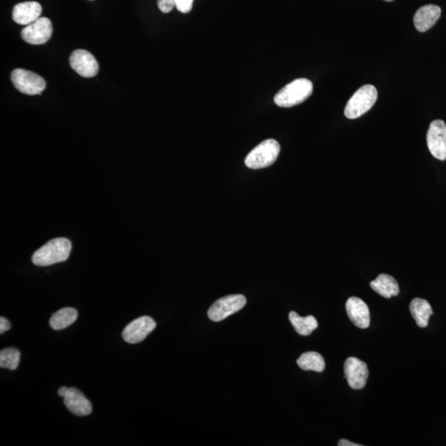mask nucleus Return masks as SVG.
Listing matches in <instances>:
<instances>
[{
	"instance_id": "6e6552de",
	"label": "nucleus",
	"mask_w": 446,
	"mask_h": 446,
	"mask_svg": "<svg viewBox=\"0 0 446 446\" xmlns=\"http://www.w3.org/2000/svg\"><path fill=\"white\" fill-rule=\"evenodd\" d=\"M156 327V321L151 317H140L127 325L123 332V338L129 344L142 343Z\"/></svg>"
},
{
	"instance_id": "9d476101",
	"label": "nucleus",
	"mask_w": 446,
	"mask_h": 446,
	"mask_svg": "<svg viewBox=\"0 0 446 446\" xmlns=\"http://www.w3.org/2000/svg\"><path fill=\"white\" fill-rule=\"evenodd\" d=\"M344 372L348 384L351 388L360 391L367 384L369 369L367 364L362 360L357 359L356 357H349L345 360Z\"/></svg>"
},
{
	"instance_id": "f257e3e1",
	"label": "nucleus",
	"mask_w": 446,
	"mask_h": 446,
	"mask_svg": "<svg viewBox=\"0 0 446 446\" xmlns=\"http://www.w3.org/2000/svg\"><path fill=\"white\" fill-rule=\"evenodd\" d=\"M71 247L69 240L59 237L50 240L36 251L32 260L37 267H49L64 262L69 258Z\"/></svg>"
},
{
	"instance_id": "0eeeda50",
	"label": "nucleus",
	"mask_w": 446,
	"mask_h": 446,
	"mask_svg": "<svg viewBox=\"0 0 446 446\" xmlns=\"http://www.w3.org/2000/svg\"><path fill=\"white\" fill-rule=\"evenodd\" d=\"M430 152L434 158L446 160V124L442 120H435L431 123L427 134Z\"/></svg>"
},
{
	"instance_id": "39448f33",
	"label": "nucleus",
	"mask_w": 446,
	"mask_h": 446,
	"mask_svg": "<svg viewBox=\"0 0 446 446\" xmlns=\"http://www.w3.org/2000/svg\"><path fill=\"white\" fill-rule=\"evenodd\" d=\"M246 304L247 299L243 295L225 296L212 305L208 316L212 321H221L242 310Z\"/></svg>"
},
{
	"instance_id": "aec40b11",
	"label": "nucleus",
	"mask_w": 446,
	"mask_h": 446,
	"mask_svg": "<svg viewBox=\"0 0 446 446\" xmlns=\"http://www.w3.org/2000/svg\"><path fill=\"white\" fill-rule=\"evenodd\" d=\"M299 367L305 371L323 372L325 367L323 357L319 353L310 351L303 354L297 360Z\"/></svg>"
},
{
	"instance_id": "dca6fc26",
	"label": "nucleus",
	"mask_w": 446,
	"mask_h": 446,
	"mask_svg": "<svg viewBox=\"0 0 446 446\" xmlns=\"http://www.w3.org/2000/svg\"><path fill=\"white\" fill-rule=\"evenodd\" d=\"M373 291L385 299H391L399 293V286L396 280L391 275L382 274L371 283Z\"/></svg>"
},
{
	"instance_id": "412c9836",
	"label": "nucleus",
	"mask_w": 446,
	"mask_h": 446,
	"mask_svg": "<svg viewBox=\"0 0 446 446\" xmlns=\"http://www.w3.org/2000/svg\"><path fill=\"white\" fill-rule=\"evenodd\" d=\"M21 353L18 349L7 348L0 352V367L15 371L20 362Z\"/></svg>"
},
{
	"instance_id": "f03ea898",
	"label": "nucleus",
	"mask_w": 446,
	"mask_h": 446,
	"mask_svg": "<svg viewBox=\"0 0 446 446\" xmlns=\"http://www.w3.org/2000/svg\"><path fill=\"white\" fill-rule=\"evenodd\" d=\"M313 91L311 80L300 78L287 84L275 96V103L281 108H292L306 101Z\"/></svg>"
},
{
	"instance_id": "4468645a",
	"label": "nucleus",
	"mask_w": 446,
	"mask_h": 446,
	"mask_svg": "<svg viewBox=\"0 0 446 446\" xmlns=\"http://www.w3.org/2000/svg\"><path fill=\"white\" fill-rule=\"evenodd\" d=\"M42 12V8L38 2L20 3L14 8L13 19L20 25L27 26L41 18Z\"/></svg>"
},
{
	"instance_id": "a878e982",
	"label": "nucleus",
	"mask_w": 446,
	"mask_h": 446,
	"mask_svg": "<svg viewBox=\"0 0 446 446\" xmlns=\"http://www.w3.org/2000/svg\"><path fill=\"white\" fill-rule=\"evenodd\" d=\"M68 389H69V388H66V387H62V388H60L59 391H58V395H59L60 397H62L63 399H64V397H65L66 395V393H67V391H68Z\"/></svg>"
},
{
	"instance_id": "ddd939ff",
	"label": "nucleus",
	"mask_w": 446,
	"mask_h": 446,
	"mask_svg": "<svg viewBox=\"0 0 446 446\" xmlns=\"http://www.w3.org/2000/svg\"><path fill=\"white\" fill-rule=\"evenodd\" d=\"M64 404L71 412L79 417L90 415L93 410L90 401L75 388L68 389L66 396L64 397Z\"/></svg>"
},
{
	"instance_id": "1a4fd4ad",
	"label": "nucleus",
	"mask_w": 446,
	"mask_h": 446,
	"mask_svg": "<svg viewBox=\"0 0 446 446\" xmlns=\"http://www.w3.org/2000/svg\"><path fill=\"white\" fill-rule=\"evenodd\" d=\"M51 20L44 17L40 18L37 21L24 27L21 33L23 41L32 44V45H42V44L47 42L51 39Z\"/></svg>"
},
{
	"instance_id": "4be33fe9",
	"label": "nucleus",
	"mask_w": 446,
	"mask_h": 446,
	"mask_svg": "<svg viewBox=\"0 0 446 446\" xmlns=\"http://www.w3.org/2000/svg\"><path fill=\"white\" fill-rule=\"evenodd\" d=\"M194 0H175V7L180 13L188 14L192 10Z\"/></svg>"
},
{
	"instance_id": "423d86ee",
	"label": "nucleus",
	"mask_w": 446,
	"mask_h": 446,
	"mask_svg": "<svg viewBox=\"0 0 446 446\" xmlns=\"http://www.w3.org/2000/svg\"><path fill=\"white\" fill-rule=\"evenodd\" d=\"M12 82L24 95H41L45 90L46 82L42 76L23 69H15L11 74Z\"/></svg>"
},
{
	"instance_id": "393cba45",
	"label": "nucleus",
	"mask_w": 446,
	"mask_h": 446,
	"mask_svg": "<svg viewBox=\"0 0 446 446\" xmlns=\"http://www.w3.org/2000/svg\"><path fill=\"white\" fill-rule=\"evenodd\" d=\"M339 446H361V445L353 443V442L349 441L347 440H340L338 442Z\"/></svg>"
},
{
	"instance_id": "f3484780",
	"label": "nucleus",
	"mask_w": 446,
	"mask_h": 446,
	"mask_svg": "<svg viewBox=\"0 0 446 446\" xmlns=\"http://www.w3.org/2000/svg\"><path fill=\"white\" fill-rule=\"evenodd\" d=\"M410 312L421 328L428 327L430 317L433 314L431 305L423 299H414L410 304Z\"/></svg>"
},
{
	"instance_id": "a211bd4d",
	"label": "nucleus",
	"mask_w": 446,
	"mask_h": 446,
	"mask_svg": "<svg viewBox=\"0 0 446 446\" xmlns=\"http://www.w3.org/2000/svg\"><path fill=\"white\" fill-rule=\"evenodd\" d=\"M289 321L295 327V331L301 336L311 335L319 327V323L314 317H301L295 312L289 313Z\"/></svg>"
},
{
	"instance_id": "5701e85b",
	"label": "nucleus",
	"mask_w": 446,
	"mask_h": 446,
	"mask_svg": "<svg viewBox=\"0 0 446 446\" xmlns=\"http://www.w3.org/2000/svg\"><path fill=\"white\" fill-rule=\"evenodd\" d=\"M159 10L164 14H169L175 7V0H158Z\"/></svg>"
},
{
	"instance_id": "b1692460",
	"label": "nucleus",
	"mask_w": 446,
	"mask_h": 446,
	"mask_svg": "<svg viewBox=\"0 0 446 446\" xmlns=\"http://www.w3.org/2000/svg\"><path fill=\"white\" fill-rule=\"evenodd\" d=\"M11 328L10 321L5 319V317H0V333L3 334Z\"/></svg>"
},
{
	"instance_id": "20e7f679",
	"label": "nucleus",
	"mask_w": 446,
	"mask_h": 446,
	"mask_svg": "<svg viewBox=\"0 0 446 446\" xmlns=\"http://www.w3.org/2000/svg\"><path fill=\"white\" fill-rule=\"evenodd\" d=\"M377 99V91L372 84H367L360 88L345 106V116L349 119L360 118L371 110Z\"/></svg>"
},
{
	"instance_id": "bb28decb",
	"label": "nucleus",
	"mask_w": 446,
	"mask_h": 446,
	"mask_svg": "<svg viewBox=\"0 0 446 446\" xmlns=\"http://www.w3.org/2000/svg\"><path fill=\"white\" fill-rule=\"evenodd\" d=\"M384 1L392 2V1H393V0H384Z\"/></svg>"
},
{
	"instance_id": "6ab92c4d",
	"label": "nucleus",
	"mask_w": 446,
	"mask_h": 446,
	"mask_svg": "<svg viewBox=\"0 0 446 446\" xmlns=\"http://www.w3.org/2000/svg\"><path fill=\"white\" fill-rule=\"evenodd\" d=\"M78 317V312L73 308H65L56 312L51 317L50 325L55 331L62 330L73 324Z\"/></svg>"
},
{
	"instance_id": "9b49d317",
	"label": "nucleus",
	"mask_w": 446,
	"mask_h": 446,
	"mask_svg": "<svg viewBox=\"0 0 446 446\" xmlns=\"http://www.w3.org/2000/svg\"><path fill=\"white\" fill-rule=\"evenodd\" d=\"M72 69L86 78L94 77L98 74L99 66L93 55L86 50H75L70 56Z\"/></svg>"
},
{
	"instance_id": "f8f14e48",
	"label": "nucleus",
	"mask_w": 446,
	"mask_h": 446,
	"mask_svg": "<svg viewBox=\"0 0 446 446\" xmlns=\"http://www.w3.org/2000/svg\"><path fill=\"white\" fill-rule=\"evenodd\" d=\"M349 320L356 327L367 329L371 324V313L367 304L362 299L356 297H351L345 304Z\"/></svg>"
},
{
	"instance_id": "2eb2a0df",
	"label": "nucleus",
	"mask_w": 446,
	"mask_h": 446,
	"mask_svg": "<svg viewBox=\"0 0 446 446\" xmlns=\"http://www.w3.org/2000/svg\"><path fill=\"white\" fill-rule=\"evenodd\" d=\"M441 10L439 6L428 5L421 7L414 15V25L417 31L424 33L435 25L440 18Z\"/></svg>"
},
{
	"instance_id": "7ed1b4c3",
	"label": "nucleus",
	"mask_w": 446,
	"mask_h": 446,
	"mask_svg": "<svg viewBox=\"0 0 446 446\" xmlns=\"http://www.w3.org/2000/svg\"><path fill=\"white\" fill-rule=\"evenodd\" d=\"M280 152V145L277 140H265L247 155L245 164L251 170L267 168L276 162Z\"/></svg>"
}]
</instances>
